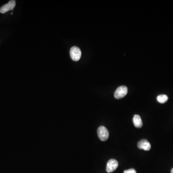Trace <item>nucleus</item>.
Listing matches in <instances>:
<instances>
[{"label":"nucleus","mask_w":173,"mask_h":173,"mask_svg":"<svg viewBox=\"0 0 173 173\" xmlns=\"http://www.w3.org/2000/svg\"><path fill=\"white\" fill-rule=\"evenodd\" d=\"M171 173H173V168L172 169V170H171Z\"/></svg>","instance_id":"nucleus-10"},{"label":"nucleus","mask_w":173,"mask_h":173,"mask_svg":"<svg viewBox=\"0 0 173 173\" xmlns=\"http://www.w3.org/2000/svg\"><path fill=\"white\" fill-rule=\"evenodd\" d=\"M97 134L99 138L103 141H105L108 139L109 133L108 130L105 126H100L98 129Z\"/></svg>","instance_id":"nucleus-1"},{"label":"nucleus","mask_w":173,"mask_h":173,"mask_svg":"<svg viewBox=\"0 0 173 173\" xmlns=\"http://www.w3.org/2000/svg\"><path fill=\"white\" fill-rule=\"evenodd\" d=\"M71 58L74 61H78L81 57V51L78 47L74 46L70 51Z\"/></svg>","instance_id":"nucleus-2"},{"label":"nucleus","mask_w":173,"mask_h":173,"mask_svg":"<svg viewBox=\"0 0 173 173\" xmlns=\"http://www.w3.org/2000/svg\"><path fill=\"white\" fill-rule=\"evenodd\" d=\"M124 173H137V172L134 169L131 168L129 170H125L124 171Z\"/></svg>","instance_id":"nucleus-9"},{"label":"nucleus","mask_w":173,"mask_h":173,"mask_svg":"<svg viewBox=\"0 0 173 173\" xmlns=\"http://www.w3.org/2000/svg\"><path fill=\"white\" fill-rule=\"evenodd\" d=\"M128 92V89L126 86H120L116 89L114 93V97L117 99L123 98L126 96Z\"/></svg>","instance_id":"nucleus-3"},{"label":"nucleus","mask_w":173,"mask_h":173,"mask_svg":"<svg viewBox=\"0 0 173 173\" xmlns=\"http://www.w3.org/2000/svg\"><path fill=\"white\" fill-rule=\"evenodd\" d=\"M118 166V162L115 159H110L107 162L106 170L108 173H112L116 170Z\"/></svg>","instance_id":"nucleus-4"},{"label":"nucleus","mask_w":173,"mask_h":173,"mask_svg":"<svg viewBox=\"0 0 173 173\" xmlns=\"http://www.w3.org/2000/svg\"><path fill=\"white\" fill-rule=\"evenodd\" d=\"M16 5V1L12 0L10 1L6 5L2 6L0 8V13H5L9 11L10 10H13V8H15Z\"/></svg>","instance_id":"nucleus-5"},{"label":"nucleus","mask_w":173,"mask_h":173,"mask_svg":"<svg viewBox=\"0 0 173 173\" xmlns=\"http://www.w3.org/2000/svg\"><path fill=\"white\" fill-rule=\"evenodd\" d=\"M168 100V97L167 95H164V94H161V95H159L157 97V100L159 103H166Z\"/></svg>","instance_id":"nucleus-8"},{"label":"nucleus","mask_w":173,"mask_h":173,"mask_svg":"<svg viewBox=\"0 0 173 173\" xmlns=\"http://www.w3.org/2000/svg\"><path fill=\"white\" fill-rule=\"evenodd\" d=\"M133 121L134 126L140 129L143 126V123H142L141 116L139 115H134Z\"/></svg>","instance_id":"nucleus-7"},{"label":"nucleus","mask_w":173,"mask_h":173,"mask_svg":"<svg viewBox=\"0 0 173 173\" xmlns=\"http://www.w3.org/2000/svg\"><path fill=\"white\" fill-rule=\"evenodd\" d=\"M137 147L140 149H143L145 151H150L151 150V145L147 140L143 139L138 141Z\"/></svg>","instance_id":"nucleus-6"}]
</instances>
